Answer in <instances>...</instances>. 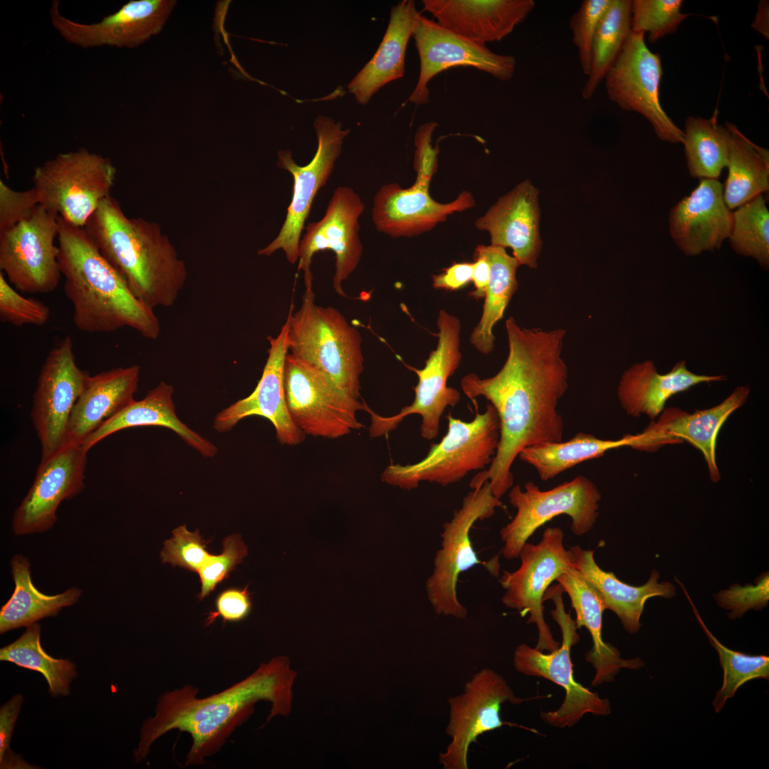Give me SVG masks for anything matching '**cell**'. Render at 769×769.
Wrapping results in <instances>:
<instances>
[{"instance_id":"1","label":"cell","mask_w":769,"mask_h":769,"mask_svg":"<svg viewBox=\"0 0 769 769\" xmlns=\"http://www.w3.org/2000/svg\"><path fill=\"white\" fill-rule=\"evenodd\" d=\"M508 355L493 376L481 379L475 373L461 380L471 400L484 397L500 419V439L488 469L476 474L471 489L488 481L498 498L513 485L511 466L525 448L563 441L564 422L557 409L568 387L567 367L562 357L566 330H543L519 326L514 318L506 320Z\"/></svg>"},{"instance_id":"2","label":"cell","mask_w":769,"mask_h":769,"mask_svg":"<svg viewBox=\"0 0 769 769\" xmlns=\"http://www.w3.org/2000/svg\"><path fill=\"white\" fill-rule=\"evenodd\" d=\"M296 676L289 659L281 656L261 664L244 680L203 699L197 697L198 689L192 685L164 693L158 699L155 716L141 728L135 761H142L155 740L177 729L187 732L192 739L185 765L204 764L205 758L218 752L235 728L253 713L258 701L271 703L267 722L278 715L288 716Z\"/></svg>"},{"instance_id":"3","label":"cell","mask_w":769,"mask_h":769,"mask_svg":"<svg viewBox=\"0 0 769 769\" xmlns=\"http://www.w3.org/2000/svg\"><path fill=\"white\" fill-rule=\"evenodd\" d=\"M58 263L63 291L80 331L110 333L134 329L155 340L160 324L154 309L131 291L123 276L103 256L85 228L58 218Z\"/></svg>"},{"instance_id":"4","label":"cell","mask_w":769,"mask_h":769,"mask_svg":"<svg viewBox=\"0 0 769 769\" xmlns=\"http://www.w3.org/2000/svg\"><path fill=\"white\" fill-rule=\"evenodd\" d=\"M84 228L140 300L152 309L173 305L188 273L184 261L158 224L127 216L119 202L110 196L100 202Z\"/></svg>"},{"instance_id":"5","label":"cell","mask_w":769,"mask_h":769,"mask_svg":"<svg viewBox=\"0 0 769 769\" xmlns=\"http://www.w3.org/2000/svg\"><path fill=\"white\" fill-rule=\"evenodd\" d=\"M288 320V353L325 375L351 397L360 398L364 370L362 338L337 309L316 305L305 291L300 308Z\"/></svg>"},{"instance_id":"6","label":"cell","mask_w":769,"mask_h":769,"mask_svg":"<svg viewBox=\"0 0 769 769\" xmlns=\"http://www.w3.org/2000/svg\"><path fill=\"white\" fill-rule=\"evenodd\" d=\"M446 434L436 444H431L421 461L411 464H391L381 474V481L389 485L411 491L421 482L442 486L456 483L471 471L489 466L496 453L500 439V419L491 404L470 422L446 416Z\"/></svg>"},{"instance_id":"7","label":"cell","mask_w":769,"mask_h":769,"mask_svg":"<svg viewBox=\"0 0 769 769\" xmlns=\"http://www.w3.org/2000/svg\"><path fill=\"white\" fill-rule=\"evenodd\" d=\"M496 508L505 506L493 495L489 482L486 481L464 497L461 507L443 525L441 548L435 554L432 572L425 583L427 596L435 614L457 619L466 617L467 609L457 597L458 580L462 572L481 564L498 577V556L489 562L481 561L470 539L474 524L491 517Z\"/></svg>"},{"instance_id":"8","label":"cell","mask_w":769,"mask_h":769,"mask_svg":"<svg viewBox=\"0 0 769 769\" xmlns=\"http://www.w3.org/2000/svg\"><path fill=\"white\" fill-rule=\"evenodd\" d=\"M115 176L110 158L82 147L36 167L32 180L40 205L84 228L100 202L111 196Z\"/></svg>"},{"instance_id":"9","label":"cell","mask_w":769,"mask_h":769,"mask_svg":"<svg viewBox=\"0 0 769 769\" xmlns=\"http://www.w3.org/2000/svg\"><path fill=\"white\" fill-rule=\"evenodd\" d=\"M563 593V587L557 584L549 587L543 596L544 601L549 599L555 604L551 614L561 629V645L554 651L544 653L536 647L521 644L516 648L513 659V666L518 672L548 679L565 689V696L560 706L555 711L540 713L544 722L561 728L572 727L587 713L605 716L611 713L608 699L601 698L574 679L570 650L579 641V636L575 620L570 613L565 612Z\"/></svg>"},{"instance_id":"10","label":"cell","mask_w":769,"mask_h":769,"mask_svg":"<svg viewBox=\"0 0 769 769\" xmlns=\"http://www.w3.org/2000/svg\"><path fill=\"white\" fill-rule=\"evenodd\" d=\"M508 498L516 514L501 529L500 536L504 543L503 556L513 560L519 557L529 538L555 516H568L576 535L590 532L599 516L601 494L590 478L578 476L548 491H541L533 481L525 483L523 490L516 485L511 488Z\"/></svg>"},{"instance_id":"11","label":"cell","mask_w":769,"mask_h":769,"mask_svg":"<svg viewBox=\"0 0 769 769\" xmlns=\"http://www.w3.org/2000/svg\"><path fill=\"white\" fill-rule=\"evenodd\" d=\"M436 324L439 332L436 347L431 351L422 369L407 366L415 372L418 384L413 388L412 403L401 409L393 416H381L370 407L369 434L372 438L387 436L408 416L421 417V436L427 440L435 439L439 432L441 417L447 407L456 406L461 399L460 392L447 386L448 379L457 370L461 360V323L454 315L445 310L439 312Z\"/></svg>"},{"instance_id":"12","label":"cell","mask_w":769,"mask_h":769,"mask_svg":"<svg viewBox=\"0 0 769 769\" xmlns=\"http://www.w3.org/2000/svg\"><path fill=\"white\" fill-rule=\"evenodd\" d=\"M284 388L288 412L306 436L338 439L365 427L357 412L368 405L342 391L325 375L288 353Z\"/></svg>"},{"instance_id":"13","label":"cell","mask_w":769,"mask_h":769,"mask_svg":"<svg viewBox=\"0 0 769 769\" xmlns=\"http://www.w3.org/2000/svg\"><path fill=\"white\" fill-rule=\"evenodd\" d=\"M313 126L318 147L315 156L308 164L300 166L296 164L290 150L278 152L277 166L289 172L293 177L292 199L278 234L266 246L258 251L260 256H269L282 250L290 263L298 261L300 235L314 198L330 177L335 161L342 152L343 140L350 132V129H342L340 122H336L334 119L325 115L318 116Z\"/></svg>"},{"instance_id":"14","label":"cell","mask_w":769,"mask_h":769,"mask_svg":"<svg viewBox=\"0 0 769 769\" xmlns=\"http://www.w3.org/2000/svg\"><path fill=\"white\" fill-rule=\"evenodd\" d=\"M563 539L561 528H547L538 544L523 545L518 569L504 570L499 579L505 590L502 603L522 617L529 615L527 623L535 624L538 633L535 647L541 651L552 652L560 646L545 620L543 596L550 585L572 567Z\"/></svg>"},{"instance_id":"15","label":"cell","mask_w":769,"mask_h":769,"mask_svg":"<svg viewBox=\"0 0 769 769\" xmlns=\"http://www.w3.org/2000/svg\"><path fill=\"white\" fill-rule=\"evenodd\" d=\"M59 216L39 205L27 219L0 233V269L18 291L48 293L57 288L61 273Z\"/></svg>"},{"instance_id":"16","label":"cell","mask_w":769,"mask_h":769,"mask_svg":"<svg viewBox=\"0 0 769 769\" xmlns=\"http://www.w3.org/2000/svg\"><path fill=\"white\" fill-rule=\"evenodd\" d=\"M644 36L642 33L632 32L604 78L607 96L622 110L642 115L660 140L682 143L684 131L660 103L663 74L660 56L649 49Z\"/></svg>"},{"instance_id":"17","label":"cell","mask_w":769,"mask_h":769,"mask_svg":"<svg viewBox=\"0 0 769 769\" xmlns=\"http://www.w3.org/2000/svg\"><path fill=\"white\" fill-rule=\"evenodd\" d=\"M526 699L517 697L505 679L494 670L484 668L466 682L464 691L447 700L449 720L446 732L451 741L439 755L444 769H468L471 745L485 733L503 725L501 706L517 704Z\"/></svg>"},{"instance_id":"18","label":"cell","mask_w":769,"mask_h":769,"mask_svg":"<svg viewBox=\"0 0 769 769\" xmlns=\"http://www.w3.org/2000/svg\"><path fill=\"white\" fill-rule=\"evenodd\" d=\"M89 375L76 363L70 336L63 338L48 353L38 374L31 412L41 444V461L65 445L72 409Z\"/></svg>"},{"instance_id":"19","label":"cell","mask_w":769,"mask_h":769,"mask_svg":"<svg viewBox=\"0 0 769 769\" xmlns=\"http://www.w3.org/2000/svg\"><path fill=\"white\" fill-rule=\"evenodd\" d=\"M412 37L420 70L408 101L416 105L429 103V81L451 67H474L501 81H508L514 75L516 61L513 56L496 53L486 44L466 38L422 14L417 20Z\"/></svg>"},{"instance_id":"20","label":"cell","mask_w":769,"mask_h":769,"mask_svg":"<svg viewBox=\"0 0 769 769\" xmlns=\"http://www.w3.org/2000/svg\"><path fill=\"white\" fill-rule=\"evenodd\" d=\"M365 209L360 196L350 187H338L328 204L323 217L305 226L300 240L298 272L303 271L305 291L313 290L310 266L314 254L330 250L335 256L333 278L335 292L347 297L342 282L357 268L362 253L359 218Z\"/></svg>"},{"instance_id":"21","label":"cell","mask_w":769,"mask_h":769,"mask_svg":"<svg viewBox=\"0 0 769 769\" xmlns=\"http://www.w3.org/2000/svg\"><path fill=\"white\" fill-rule=\"evenodd\" d=\"M88 452L83 444H66L41 461L31 488L14 511L15 535L43 533L53 526L61 502L84 488Z\"/></svg>"},{"instance_id":"22","label":"cell","mask_w":769,"mask_h":769,"mask_svg":"<svg viewBox=\"0 0 769 769\" xmlns=\"http://www.w3.org/2000/svg\"><path fill=\"white\" fill-rule=\"evenodd\" d=\"M749 394L748 386H740L711 408L693 413L677 407L664 409L656 422L652 421L642 432L634 434L630 447L654 451L664 445L686 441L702 453L710 478L717 482L721 478L716 454L718 434L730 415L746 403Z\"/></svg>"},{"instance_id":"23","label":"cell","mask_w":769,"mask_h":769,"mask_svg":"<svg viewBox=\"0 0 769 769\" xmlns=\"http://www.w3.org/2000/svg\"><path fill=\"white\" fill-rule=\"evenodd\" d=\"M174 0H131L100 22L85 24L70 20L54 0L49 10L53 27L68 42L83 48L101 46L136 47L159 33L172 11Z\"/></svg>"},{"instance_id":"24","label":"cell","mask_w":769,"mask_h":769,"mask_svg":"<svg viewBox=\"0 0 769 769\" xmlns=\"http://www.w3.org/2000/svg\"><path fill=\"white\" fill-rule=\"evenodd\" d=\"M288 320L276 338L268 337L270 347L263 373L255 389L248 397L236 401L219 412L214 428L220 433L231 430L240 420L251 416L268 419L273 425L278 442L295 446L305 435L293 422L288 412L285 388L284 367L288 353Z\"/></svg>"},{"instance_id":"25","label":"cell","mask_w":769,"mask_h":769,"mask_svg":"<svg viewBox=\"0 0 769 769\" xmlns=\"http://www.w3.org/2000/svg\"><path fill=\"white\" fill-rule=\"evenodd\" d=\"M429 187V184L417 181L406 189L397 183L382 186L374 197L372 221L376 229L392 238L412 237L431 230L448 216L475 205L469 191L443 204L431 197Z\"/></svg>"},{"instance_id":"26","label":"cell","mask_w":769,"mask_h":769,"mask_svg":"<svg viewBox=\"0 0 769 769\" xmlns=\"http://www.w3.org/2000/svg\"><path fill=\"white\" fill-rule=\"evenodd\" d=\"M733 211L723 198V185L718 179H701L669 214V234L679 249L694 256L718 250L728 238Z\"/></svg>"},{"instance_id":"27","label":"cell","mask_w":769,"mask_h":769,"mask_svg":"<svg viewBox=\"0 0 769 769\" xmlns=\"http://www.w3.org/2000/svg\"><path fill=\"white\" fill-rule=\"evenodd\" d=\"M538 193L530 180H524L475 221L478 229L489 233L491 245L511 248L519 266L531 268L538 267L543 245Z\"/></svg>"},{"instance_id":"28","label":"cell","mask_w":769,"mask_h":769,"mask_svg":"<svg viewBox=\"0 0 769 769\" xmlns=\"http://www.w3.org/2000/svg\"><path fill=\"white\" fill-rule=\"evenodd\" d=\"M442 26L474 41H500L533 11V0H422Z\"/></svg>"},{"instance_id":"29","label":"cell","mask_w":769,"mask_h":769,"mask_svg":"<svg viewBox=\"0 0 769 769\" xmlns=\"http://www.w3.org/2000/svg\"><path fill=\"white\" fill-rule=\"evenodd\" d=\"M725 375H699L691 372L685 360L678 362L667 373L658 372L653 361L632 365L624 372L617 387V397L625 412L634 417L642 414L654 421L672 396L701 384L726 380Z\"/></svg>"},{"instance_id":"30","label":"cell","mask_w":769,"mask_h":769,"mask_svg":"<svg viewBox=\"0 0 769 769\" xmlns=\"http://www.w3.org/2000/svg\"><path fill=\"white\" fill-rule=\"evenodd\" d=\"M139 374L140 367L135 365L89 375L72 409L65 444H82L105 421L133 402Z\"/></svg>"},{"instance_id":"31","label":"cell","mask_w":769,"mask_h":769,"mask_svg":"<svg viewBox=\"0 0 769 769\" xmlns=\"http://www.w3.org/2000/svg\"><path fill=\"white\" fill-rule=\"evenodd\" d=\"M555 580L570 597L576 614L577 628L584 627L591 635L592 647L585 654V659L595 671L592 686L613 681L622 669H639L644 666L640 658L623 659L617 648L604 642L602 629L605 604L597 590L578 570L572 567Z\"/></svg>"},{"instance_id":"32","label":"cell","mask_w":769,"mask_h":769,"mask_svg":"<svg viewBox=\"0 0 769 769\" xmlns=\"http://www.w3.org/2000/svg\"><path fill=\"white\" fill-rule=\"evenodd\" d=\"M567 552L572 567L597 590L606 609L614 612L624 629L631 634L641 627L640 618L648 599L675 595V587L669 582L659 583V573L655 570L645 584L632 586L619 580L613 572L602 570L595 560L594 550L573 545Z\"/></svg>"},{"instance_id":"33","label":"cell","mask_w":769,"mask_h":769,"mask_svg":"<svg viewBox=\"0 0 769 769\" xmlns=\"http://www.w3.org/2000/svg\"><path fill=\"white\" fill-rule=\"evenodd\" d=\"M420 14L413 0H402L392 7L387 30L376 53L347 86L357 103L367 105L382 87L403 77L407 43Z\"/></svg>"},{"instance_id":"34","label":"cell","mask_w":769,"mask_h":769,"mask_svg":"<svg viewBox=\"0 0 769 769\" xmlns=\"http://www.w3.org/2000/svg\"><path fill=\"white\" fill-rule=\"evenodd\" d=\"M173 392L170 384L160 382L143 399L134 400L105 421L84 440L83 446L89 451L99 441L118 431L131 427L157 426L174 431L203 456H214L217 452L216 446L178 418L172 399Z\"/></svg>"},{"instance_id":"35","label":"cell","mask_w":769,"mask_h":769,"mask_svg":"<svg viewBox=\"0 0 769 769\" xmlns=\"http://www.w3.org/2000/svg\"><path fill=\"white\" fill-rule=\"evenodd\" d=\"M27 558L14 555L11 561L15 587L10 599L0 610V633L20 627H28L38 621L56 616L63 608L73 605L80 598L82 590L71 587L61 594L48 595L33 585Z\"/></svg>"},{"instance_id":"36","label":"cell","mask_w":769,"mask_h":769,"mask_svg":"<svg viewBox=\"0 0 769 769\" xmlns=\"http://www.w3.org/2000/svg\"><path fill=\"white\" fill-rule=\"evenodd\" d=\"M731 132L728 177L724 201L734 210L769 190V152L755 145L736 125L726 122Z\"/></svg>"},{"instance_id":"37","label":"cell","mask_w":769,"mask_h":769,"mask_svg":"<svg viewBox=\"0 0 769 769\" xmlns=\"http://www.w3.org/2000/svg\"><path fill=\"white\" fill-rule=\"evenodd\" d=\"M475 251L488 261L490 278L482 315L471 333L470 342L479 352L487 355L492 352L494 347L493 327L503 318L505 310L517 290L516 275L519 264L503 247L478 245Z\"/></svg>"},{"instance_id":"38","label":"cell","mask_w":769,"mask_h":769,"mask_svg":"<svg viewBox=\"0 0 769 769\" xmlns=\"http://www.w3.org/2000/svg\"><path fill=\"white\" fill-rule=\"evenodd\" d=\"M633 434L607 440L579 432L567 441L546 442L523 449L518 457L533 466L542 481L550 480L584 461L602 456L607 451L631 446Z\"/></svg>"},{"instance_id":"39","label":"cell","mask_w":769,"mask_h":769,"mask_svg":"<svg viewBox=\"0 0 769 769\" xmlns=\"http://www.w3.org/2000/svg\"><path fill=\"white\" fill-rule=\"evenodd\" d=\"M718 112L711 118L689 116L684 131L686 166L694 178L718 179L727 167L731 132L724 124H718Z\"/></svg>"},{"instance_id":"40","label":"cell","mask_w":769,"mask_h":769,"mask_svg":"<svg viewBox=\"0 0 769 769\" xmlns=\"http://www.w3.org/2000/svg\"><path fill=\"white\" fill-rule=\"evenodd\" d=\"M631 0H612L592 43L590 66L582 97L590 99L614 63L632 33Z\"/></svg>"},{"instance_id":"41","label":"cell","mask_w":769,"mask_h":769,"mask_svg":"<svg viewBox=\"0 0 769 769\" xmlns=\"http://www.w3.org/2000/svg\"><path fill=\"white\" fill-rule=\"evenodd\" d=\"M0 660L41 673L53 696L70 694V684L76 677V666L68 659L49 655L41 644V627L36 622L22 635L0 649Z\"/></svg>"},{"instance_id":"42","label":"cell","mask_w":769,"mask_h":769,"mask_svg":"<svg viewBox=\"0 0 769 769\" xmlns=\"http://www.w3.org/2000/svg\"><path fill=\"white\" fill-rule=\"evenodd\" d=\"M738 254L769 267V211L763 194H759L733 211L732 227L728 238Z\"/></svg>"},{"instance_id":"43","label":"cell","mask_w":769,"mask_h":769,"mask_svg":"<svg viewBox=\"0 0 769 769\" xmlns=\"http://www.w3.org/2000/svg\"><path fill=\"white\" fill-rule=\"evenodd\" d=\"M683 588L698 622L718 653L720 665L723 671L722 686L712 702L715 711L718 713L726 701L733 697L737 690L746 682L755 679L768 680L769 657L765 655H748L730 649L722 644L708 630L684 587Z\"/></svg>"},{"instance_id":"44","label":"cell","mask_w":769,"mask_h":769,"mask_svg":"<svg viewBox=\"0 0 769 769\" xmlns=\"http://www.w3.org/2000/svg\"><path fill=\"white\" fill-rule=\"evenodd\" d=\"M681 0H634L632 3V32L648 33L654 43L674 33L689 16L681 11Z\"/></svg>"},{"instance_id":"45","label":"cell","mask_w":769,"mask_h":769,"mask_svg":"<svg viewBox=\"0 0 769 769\" xmlns=\"http://www.w3.org/2000/svg\"><path fill=\"white\" fill-rule=\"evenodd\" d=\"M50 308L41 300L27 298L18 292L0 272V320L2 323L20 327L26 325L41 326L50 319Z\"/></svg>"},{"instance_id":"46","label":"cell","mask_w":769,"mask_h":769,"mask_svg":"<svg viewBox=\"0 0 769 769\" xmlns=\"http://www.w3.org/2000/svg\"><path fill=\"white\" fill-rule=\"evenodd\" d=\"M612 0H585L570 19L572 42L578 53L582 73L587 75L591 51L597 29Z\"/></svg>"},{"instance_id":"47","label":"cell","mask_w":769,"mask_h":769,"mask_svg":"<svg viewBox=\"0 0 769 769\" xmlns=\"http://www.w3.org/2000/svg\"><path fill=\"white\" fill-rule=\"evenodd\" d=\"M172 537L164 543L160 557L163 563L179 566L198 573L208 559V541L204 540L198 530L189 531L185 525L172 530Z\"/></svg>"},{"instance_id":"48","label":"cell","mask_w":769,"mask_h":769,"mask_svg":"<svg viewBox=\"0 0 769 769\" xmlns=\"http://www.w3.org/2000/svg\"><path fill=\"white\" fill-rule=\"evenodd\" d=\"M247 547L238 534L231 535L223 540V550L220 555L210 554L205 563L198 572L201 581L199 600H203L216 588L218 584L227 579L231 571L247 555Z\"/></svg>"},{"instance_id":"49","label":"cell","mask_w":769,"mask_h":769,"mask_svg":"<svg viewBox=\"0 0 769 769\" xmlns=\"http://www.w3.org/2000/svg\"><path fill=\"white\" fill-rule=\"evenodd\" d=\"M716 598L721 607L731 611V619L739 618L750 609L759 610L766 606L769 599L768 575H765L755 585H733L720 592Z\"/></svg>"},{"instance_id":"50","label":"cell","mask_w":769,"mask_h":769,"mask_svg":"<svg viewBox=\"0 0 769 769\" xmlns=\"http://www.w3.org/2000/svg\"><path fill=\"white\" fill-rule=\"evenodd\" d=\"M40 205L33 187L16 191L0 181V233L29 217Z\"/></svg>"},{"instance_id":"51","label":"cell","mask_w":769,"mask_h":769,"mask_svg":"<svg viewBox=\"0 0 769 769\" xmlns=\"http://www.w3.org/2000/svg\"><path fill=\"white\" fill-rule=\"evenodd\" d=\"M23 699L21 694L14 695L0 708V768H36L26 763L21 755L15 754L10 748L12 733L21 711Z\"/></svg>"},{"instance_id":"52","label":"cell","mask_w":769,"mask_h":769,"mask_svg":"<svg viewBox=\"0 0 769 769\" xmlns=\"http://www.w3.org/2000/svg\"><path fill=\"white\" fill-rule=\"evenodd\" d=\"M438 124L435 122H427L417 129L415 134V152L414 166L417 173L415 181L429 184L437 169L438 147H434L431 143L432 134Z\"/></svg>"},{"instance_id":"53","label":"cell","mask_w":769,"mask_h":769,"mask_svg":"<svg viewBox=\"0 0 769 769\" xmlns=\"http://www.w3.org/2000/svg\"><path fill=\"white\" fill-rule=\"evenodd\" d=\"M248 586L243 589L230 587L222 591L216 599V611L209 612L206 624L212 623L218 616L221 617L224 622H239L246 618L252 608Z\"/></svg>"},{"instance_id":"54","label":"cell","mask_w":769,"mask_h":769,"mask_svg":"<svg viewBox=\"0 0 769 769\" xmlns=\"http://www.w3.org/2000/svg\"><path fill=\"white\" fill-rule=\"evenodd\" d=\"M473 276V263H454L443 272L433 275L432 286L436 289L459 290L471 281Z\"/></svg>"},{"instance_id":"55","label":"cell","mask_w":769,"mask_h":769,"mask_svg":"<svg viewBox=\"0 0 769 769\" xmlns=\"http://www.w3.org/2000/svg\"><path fill=\"white\" fill-rule=\"evenodd\" d=\"M473 276L475 290L469 295L475 299L483 298L490 278V266L486 258L480 253L474 251Z\"/></svg>"},{"instance_id":"56","label":"cell","mask_w":769,"mask_h":769,"mask_svg":"<svg viewBox=\"0 0 769 769\" xmlns=\"http://www.w3.org/2000/svg\"><path fill=\"white\" fill-rule=\"evenodd\" d=\"M769 7L768 1H760L751 27L768 39Z\"/></svg>"}]
</instances>
